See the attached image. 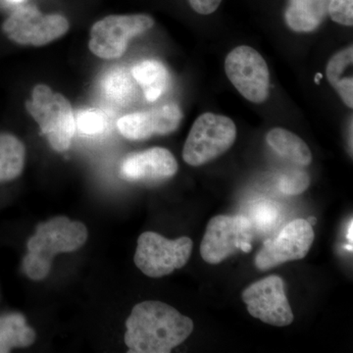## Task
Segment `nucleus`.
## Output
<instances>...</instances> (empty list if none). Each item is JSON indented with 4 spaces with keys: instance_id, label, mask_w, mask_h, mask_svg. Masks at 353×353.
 Instances as JSON below:
<instances>
[{
    "instance_id": "1",
    "label": "nucleus",
    "mask_w": 353,
    "mask_h": 353,
    "mask_svg": "<svg viewBox=\"0 0 353 353\" xmlns=\"http://www.w3.org/2000/svg\"><path fill=\"white\" fill-rule=\"evenodd\" d=\"M125 343L130 352L169 353L194 331V322L161 301H143L126 322Z\"/></svg>"
},
{
    "instance_id": "2",
    "label": "nucleus",
    "mask_w": 353,
    "mask_h": 353,
    "mask_svg": "<svg viewBox=\"0 0 353 353\" xmlns=\"http://www.w3.org/2000/svg\"><path fill=\"white\" fill-rule=\"evenodd\" d=\"M88 229L82 222L59 216L41 223L28 241L23 271L31 280L41 281L50 273L53 257L76 252L88 240Z\"/></svg>"
},
{
    "instance_id": "3",
    "label": "nucleus",
    "mask_w": 353,
    "mask_h": 353,
    "mask_svg": "<svg viewBox=\"0 0 353 353\" xmlns=\"http://www.w3.org/2000/svg\"><path fill=\"white\" fill-rule=\"evenodd\" d=\"M26 109L38 123L39 129L53 150L64 152L72 143L76 125L73 109L68 99L46 85L32 88Z\"/></svg>"
},
{
    "instance_id": "4",
    "label": "nucleus",
    "mask_w": 353,
    "mask_h": 353,
    "mask_svg": "<svg viewBox=\"0 0 353 353\" xmlns=\"http://www.w3.org/2000/svg\"><path fill=\"white\" fill-rule=\"evenodd\" d=\"M236 139L233 120L218 114H202L194 121L183 145V160L194 167L208 163L228 152Z\"/></svg>"
},
{
    "instance_id": "5",
    "label": "nucleus",
    "mask_w": 353,
    "mask_h": 353,
    "mask_svg": "<svg viewBox=\"0 0 353 353\" xmlns=\"http://www.w3.org/2000/svg\"><path fill=\"white\" fill-rule=\"evenodd\" d=\"M192 248L188 236L169 240L154 232H145L139 236L134 264L148 277H164L188 263Z\"/></svg>"
},
{
    "instance_id": "6",
    "label": "nucleus",
    "mask_w": 353,
    "mask_h": 353,
    "mask_svg": "<svg viewBox=\"0 0 353 353\" xmlns=\"http://www.w3.org/2000/svg\"><path fill=\"white\" fill-rule=\"evenodd\" d=\"M153 25L152 17L146 14L108 16L92 26L88 48L101 59H116L124 54L132 38L148 32Z\"/></svg>"
},
{
    "instance_id": "7",
    "label": "nucleus",
    "mask_w": 353,
    "mask_h": 353,
    "mask_svg": "<svg viewBox=\"0 0 353 353\" xmlns=\"http://www.w3.org/2000/svg\"><path fill=\"white\" fill-rule=\"evenodd\" d=\"M70 24L59 14H43L37 7L22 6L2 24L7 38L21 46H43L63 37Z\"/></svg>"
},
{
    "instance_id": "8",
    "label": "nucleus",
    "mask_w": 353,
    "mask_h": 353,
    "mask_svg": "<svg viewBox=\"0 0 353 353\" xmlns=\"http://www.w3.org/2000/svg\"><path fill=\"white\" fill-rule=\"evenodd\" d=\"M225 71L234 87L248 101L262 103L270 94V72L259 51L250 46L234 48L225 60Z\"/></svg>"
},
{
    "instance_id": "9",
    "label": "nucleus",
    "mask_w": 353,
    "mask_h": 353,
    "mask_svg": "<svg viewBox=\"0 0 353 353\" xmlns=\"http://www.w3.org/2000/svg\"><path fill=\"white\" fill-rule=\"evenodd\" d=\"M250 314L276 327L289 326L294 316L279 276H269L248 285L241 294Z\"/></svg>"
},
{
    "instance_id": "10",
    "label": "nucleus",
    "mask_w": 353,
    "mask_h": 353,
    "mask_svg": "<svg viewBox=\"0 0 353 353\" xmlns=\"http://www.w3.org/2000/svg\"><path fill=\"white\" fill-rule=\"evenodd\" d=\"M315 234L306 219L290 222L273 240H267L255 257V266L265 271L285 262L303 259L307 255Z\"/></svg>"
},
{
    "instance_id": "11",
    "label": "nucleus",
    "mask_w": 353,
    "mask_h": 353,
    "mask_svg": "<svg viewBox=\"0 0 353 353\" xmlns=\"http://www.w3.org/2000/svg\"><path fill=\"white\" fill-rule=\"evenodd\" d=\"M250 224L243 216L217 215L209 221L202 239L201 255L208 264H219L250 241Z\"/></svg>"
},
{
    "instance_id": "12",
    "label": "nucleus",
    "mask_w": 353,
    "mask_h": 353,
    "mask_svg": "<svg viewBox=\"0 0 353 353\" xmlns=\"http://www.w3.org/2000/svg\"><path fill=\"white\" fill-rule=\"evenodd\" d=\"M183 113L176 103H166L146 111L127 114L118 120L117 127L124 138L131 141L150 139L154 134H168L180 126Z\"/></svg>"
},
{
    "instance_id": "13",
    "label": "nucleus",
    "mask_w": 353,
    "mask_h": 353,
    "mask_svg": "<svg viewBox=\"0 0 353 353\" xmlns=\"http://www.w3.org/2000/svg\"><path fill=\"white\" fill-rule=\"evenodd\" d=\"M178 172V162L171 152L152 148L125 158L120 166L121 178L126 181H162Z\"/></svg>"
},
{
    "instance_id": "14",
    "label": "nucleus",
    "mask_w": 353,
    "mask_h": 353,
    "mask_svg": "<svg viewBox=\"0 0 353 353\" xmlns=\"http://www.w3.org/2000/svg\"><path fill=\"white\" fill-rule=\"evenodd\" d=\"M329 2L330 0H289L285 23L294 32H313L326 18Z\"/></svg>"
},
{
    "instance_id": "15",
    "label": "nucleus",
    "mask_w": 353,
    "mask_h": 353,
    "mask_svg": "<svg viewBox=\"0 0 353 353\" xmlns=\"http://www.w3.org/2000/svg\"><path fill=\"white\" fill-rule=\"evenodd\" d=\"M131 75L148 101H157L168 88V70L157 60H145L134 65Z\"/></svg>"
},
{
    "instance_id": "16",
    "label": "nucleus",
    "mask_w": 353,
    "mask_h": 353,
    "mask_svg": "<svg viewBox=\"0 0 353 353\" xmlns=\"http://www.w3.org/2000/svg\"><path fill=\"white\" fill-rule=\"evenodd\" d=\"M266 141L274 152L294 163L308 166L312 162L308 145L294 132L275 128L267 134Z\"/></svg>"
},
{
    "instance_id": "17",
    "label": "nucleus",
    "mask_w": 353,
    "mask_h": 353,
    "mask_svg": "<svg viewBox=\"0 0 353 353\" xmlns=\"http://www.w3.org/2000/svg\"><path fill=\"white\" fill-rule=\"evenodd\" d=\"M36 340V333L27 324L24 316L12 313L0 317V353L15 347H28Z\"/></svg>"
},
{
    "instance_id": "18",
    "label": "nucleus",
    "mask_w": 353,
    "mask_h": 353,
    "mask_svg": "<svg viewBox=\"0 0 353 353\" xmlns=\"http://www.w3.org/2000/svg\"><path fill=\"white\" fill-rule=\"evenodd\" d=\"M352 46L339 51L327 65V78L332 87L338 92L341 99L350 108H353V80L352 76L345 75V70L352 68Z\"/></svg>"
},
{
    "instance_id": "19",
    "label": "nucleus",
    "mask_w": 353,
    "mask_h": 353,
    "mask_svg": "<svg viewBox=\"0 0 353 353\" xmlns=\"http://www.w3.org/2000/svg\"><path fill=\"white\" fill-rule=\"evenodd\" d=\"M26 148L10 134H0V183L15 180L24 170Z\"/></svg>"
},
{
    "instance_id": "20",
    "label": "nucleus",
    "mask_w": 353,
    "mask_h": 353,
    "mask_svg": "<svg viewBox=\"0 0 353 353\" xmlns=\"http://www.w3.org/2000/svg\"><path fill=\"white\" fill-rule=\"evenodd\" d=\"M102 90L106 97L118 104H126L134 95L132 75L122 69L108 72L102 80Z\"/></svg>"
},
{
    "instance_id": "21",
    "label": "nucleus",
    "mask_w": 353,
    "mask_h": 353,
    "mask_svg": "<svg viewBox=\"0 0 353 353\" xmlns=\"http://www.w3.org/2000/svg\"><path fill=\"white\" fill-rule=\"evenodd\" d=\"M108 116L97 108L80 111L75 120L76 127L85 136L94 137L103 134L108 128Z\"/></svg>"
},
{
    "instance_id": "22",
    "label": "nucleus",
    "mask_w": 353,
    "mask_h": 353,
    "mask_svg": "<svg viewBox=\"0 0 353 353\" xmlns=\"http://www.w3.org/2000/svg\"><path fill=\"white\" fill-rule=\"evenodd\" d=\"M310 179L305 172L294 171L281 178L279 189L285 194H299L307 189Z\"/></svg>"
},
{
    "instance_id": "23",
    "label": "nucleus",
    "mask_w": 353,
    "mask_h": 353,
    "mask_svg": "<svg viewBox=\"0 0 353 353\" xmlns=\"http://www.w3.org/2000/svg\"><path fill=\"white\" fill-rule=\"evenodd\" d=\"M331 19L343 26L353 25V0H330Z\"/></svg>"
},
{
    "instance_id": "24",
    "label": "nucleus",
    "mask_w": 353,
    "mask_h": 353,
    "mask_svg": "<svg viewBox=\"0 0 353 353\" xmlns=\"http://www.w3.org/2000/svg\"><path fill=\"white\" fill-rule=\"evenodd\" d=\"M190 6L201 15H209L217 10L222 0H189Z\"/></svg>"
},
{
    "instance_id": "25",
    "label": "nucleus",
    "mask_w": 353,
    "mask_h": 353,
    "mask_svg": "<svg viewBox=\"0 0 353 353\" xmlns=\"http://www.w3.org/2000/svg\"><path fill=\"white\" fill-rule=\"evenodd\" d=\"M240 250L245 253L250 252H252V246L250 245V241H243V243H241Z\"/></svg>"
},
{
    "instance_id": "26",
    "label": "nucleus",
    "mask_w": 353,
    "mask_h": 353,
    "mask_svg": "<svg viewBox=\"0 0 353 353\" xmlns=\"http://www.w3.org/2000/svg\"><path fill=\"white\" fill-rule=\"evenodd\" d=\"M352 221H350V228L348 229L347 240L350 241V243H352Z\"/></svg>"
},
{
    "instance_id": "27",
    "label": "nucleus",
    "mask_w": 353,
    "mask_h": 353,
    "mask_svg": "<svg viewBox=\"0 0 353 353\" xmlns=\"http://www.w3.org/2000/svg\"><path fill=\"white\" fill-rule=\"evenodd\" d=\"M306 220H307V222L311 225V226H314V225L317 224V219H316L315 217H313V216H310V217H308Z\"/></svg>"
},
{
    "instance_id": "28",
    "label": "nucleus",
    "mask_w": 353,
    "mask_h": 353,
    "mask_svg": "<svg viewBox=\"0 0 353 353\" xmlns=\"http://www.w3.org/2000/svg\"><path fill=\"white\" fill-rule=\"evenodd\" d=\"M11 2H13V3H20V2H22L23 0H10Z\"/></svg>"
}]
</instances>
